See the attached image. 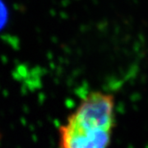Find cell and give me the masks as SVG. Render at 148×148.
I'll return each instance as SVG.
<instances>
[{
  "instance_id": "3",
  "label": "cell",
  "mask_w": 148,
  "mask_h": 148,
  "mask_svg": "<svg viewBox=\"0 0 148 148\" xmlns=\"http://www.w3.org/2000/svg\"><path fill=\"white\" fill-rule=\"evenodd\" d=\"M7 17H8V12L6 7L3 4V3L0 0V29H2L4 26L7 21Z\"/></svg>"
},
{
  "instance_id": "1",
  "label": "cell",
  "mask_w": 148,
  "mask_h": 148,
  "mask_svg": "<svg viewBox=\"0 0 148 148\" xmlns=\"http://www.w3.org/2000/svg\"><path fill=\"white\" fill-rule=\"evenodd\" d=\"M70 117L89 131L113 133L115 126L114 98L100 91L91 92Z\"/></svg>"
},
{
  "instance_id": "2",
  "label": "cell",
  "mask_w": 148,
  "mask_h": 148,
  "mask_svg": "<svg viewBox=\"0 0 148 148\" xmlns=\"http://www.w3.org/2000/svg\"><path fill=\"white\" fill-rule=\"evenodd\" d=\"M112 133L92 132L69 117L59 128V146L64 148H104L110 145Z\"/></svg>"
},
{
  "instance_id": "4",
  "label": "cell",
  "mask_w": 148,
  "mask_h": 148,
  "mask_svg": "<svg viewBox=\"0 0 148 148\" xmlns=\"http://www.w3.org/2000/svg\"><path fill=\"white\" fill-rule=\"evenodd\" d=\"M0 140H1V135H0Z\"/></svg>"
}]
</instances>
